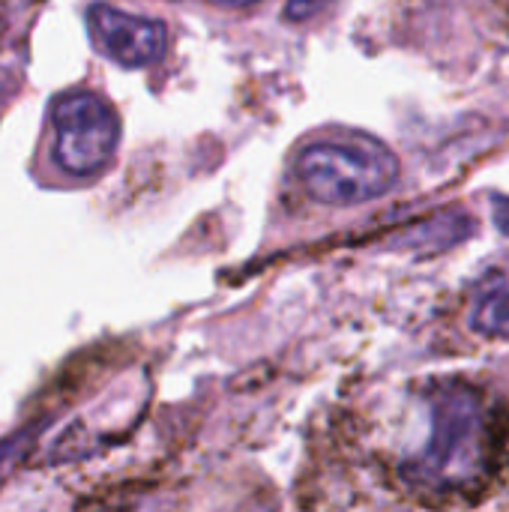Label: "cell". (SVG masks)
Masks as SVG:
<instances>
[{
  "label": "cell",
  "instance_id": "obj_1",
  "mask_svg": "<svg viewBox=\"0 0 509 512\" xmlns=\"http://www.w3.org/2000/svg\"><path fill=\"white\" fill-rule=\"evenodd\" d=\"M495 447V411L486 396L468 384H453L432 399V435L408 468V477L432 492L474 489L486 480Z\"/></svg>",
  "mask_w": 509,
  "mask_h": 512
},
{
  "label": "cell",
  "instance_id": "obj_2",
  "mask_svg": "<svg viewBox=\"0 0 509 512\" xmlns=\"http://www.w3.org/2000/svg\"><path fill=\"white\" fill-rule=\"evenodd\" d=\"M399 171L396 153L363 132L312 141L297 156L303 189L330 207H354L387 195L396 186Z\"/></svg>",
  "mask_w": 509,
  "mask_h": 512
},
{
  "label": "cell",
  "instance_id": "obj_3",
  "mask_svg": "<svg viewBox=\"0 0 509 512\" xmlns=\"http://www.w3.org/2000/svg\"><path fill=\"white\" fill-rule=\"evenodd\" d=\"M54 162L72 177L99 174L120 141V120L114 108L90 90L63 93L51 108Z\"/></svg>",
  "mask_w": 509,
  "mask_h": 512
},
{
  "label": "cell",
  "instance_id": "obj_4",
  "mask_svg": "<svg viewBox=\"0 0 509 512\" xmlns=\"http://www.w3.org/2000/svg\"><path fill=\"white\" fill-rule=\"evenodd\" d=\"M87 27L96 48L120 66L138 69L156 63L168 48V30L156 18L132 15L108 3H93L87 12Z\"/></svg>",
  "mask_w": 509,
  "mask_h": 512
},
{
  "label": "cell",
  "instance_id": "obj_5",
  "mask_svg": "<svg viewBox=\"0 0 509 512\" xmlns=\"http://www.w3.org/2000/svg\"><path fill=\"white\" fill-rule=\"evenodd\" d=\"M471 327L489 339H509V282H492L474 303Z\"/></svg>",
  "mask_w": 509,
  "mask_h": 512
},
{
  "label": "cell",
  "instance_id": "obj_6",
  "mask_svg": "<svg viewBox=\"0 0 509 512\" xmlns=\"http://www.w3.org/2000/svg\"><path fill=\"white\" fill-rule=\"evenodd\" d=\"M30 438H33V432H21V435H12V438H3V441H0V483H3V480L9 477V471L27 456Z\"/></svg>",
  "mask_w": 509,
  "mask_h": 512
},
{
  "label": "cell",
  "instance_id": "obj_7",
  "mask_svg": "<svg viewBox=\"0 0 509 512\" xmlns=\"http://www.w3.org/2000/svg\"><path fill=\"white\" fill-rule=\"evenodd\" d=\"M333 3H339V0H288L285 3V18L300 24V21H309V18H315L321 12H327Z\"/></svg>",
  "mask_w": 509,
  "mask_h": 512
},
{
  "label": "cell",
  "instance_id": "obj_8",
  "mask_svg": "<svg viewBox=\"0 0 509 512\" xmlns=\"http://www.w3.org/2000/svg\"><path fill=\"white\" fill-rule=\"evenodd\" d=\"M492 213H495V225L509 237V198H495Z\"/></svg>",
  "mask_w": 509,
  "mask_h": 512
},
{
  "label": "cell",
  "instance_id": "obj_9",
  "mask_svg": "<svg viewBox=\"0 0 509 512\" xmlns=\"http://www.w3.org/2000/svg\"><path fill=\"white\" fill-rule=\"evenodd\" d=\"M12 87H15V75L9 69H0V102L12 93Z\"/></svg>",
  "mask_w": 509,
  "mask_h": 512
},
{
  "label": "cell",
  "instance_id": "obj_10",
  "mask_svg": "<svg viewBox=\"0 0 509 512\" xmlns=\"http://www.w3.org/2000/svg\"><path fill=\"white\" fill-rule=\"evenodd\" d=\"M210 3L225 6V9H243V6H252V3H258V0H210Z\"/></svg>",
  "mask_w": 509,
  "mask_h": 512
},
{
  "label": "cell",
  "instance_id": "obj_11",
  "mask_svg": "<svg viewBox=\"0 0 509 512\" xmlns=\"http://www.w3.org/2000/svg\"><path fill=\"white\" fill-rule=\"evenodd\" d=\"M249 512H270V510H249Z\"/></svg>",
  "mask_w": 509,
  "mask_h": 512
}]
</instances>
